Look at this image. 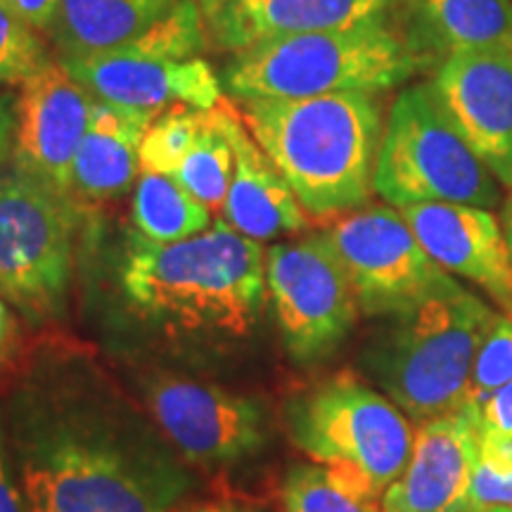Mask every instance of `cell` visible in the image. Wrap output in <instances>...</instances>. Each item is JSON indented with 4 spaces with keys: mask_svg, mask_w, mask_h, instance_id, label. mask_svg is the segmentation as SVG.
Masks as SVG:
<instances>
[{
    "mask_svg": "<svg viewBox=\"0 0 512 512\" xmlns=\"http://www.w3.org/2000/svg\"><path fill=\"white\" fill-rule=\"evenodd\" d=\"M119 283L131 309L164 335L240 339L264 313L266 252L221 219L171 245L136 235Z\"/></svg>",
    "mask_w": 512,
    "mask_h": 512,
    "instance_id": "6da1fadb",
    "label": "cell"
},
{
    "mask_svg": "<svg viewBox=\"0 0 512 512\" xmlns=\"http://www.w3.org/2000/svg\"><path fill=\"white\" fill-rule=\"evenodd\" d=\"M242 121L299 204L330 219L368 202L382 140L373 93H335L299 100H245Z\"/></svg>",
    "mask_w": 512,
    "mask_h": 512,
    "instance_id": "7a4b0ae2",
    "label": "cell"
},
{
    "mask_svg": "<svg viewBox=\"0 0 512 512\" xmlns=\"http://www.w3.org/2000/svg\"><path fill=\"white\" fill-rule=\"evenodd\" d=\"M19 456L27 512H169L181 491L164 463L76 413L43 415Z\"/></svg>",
    "mask_w": 512,
    "mask_h": 512,
    "instance_id": "3957f363",
    "label": "cell"
},
{
    "mask_svg": "<svg viewBox=\"0 0 512 512\" xmlns=\"http://www.w3.org/2000/svg\"><path fill=\"white\" fill-rule=\"evenodd\" d=\"M501 313L446 280L368 344L363 368L408 418L427 422L463 411L472 368Z\"/></svg>",
    "mask_w": 512,
    "mask_h": 512,
    "instance_id": "277c9868",
    "label": "cell"
},
{
    "mask_svg": "<svg viewBox=\"0 0 512 512\" xmlns=\"http://www.w3.org/2000/svg\"><path fill=\"white\" fill-rule=\"evenodd\" d=\"M418 57L384 22L299 34L235 53L223 69V88L240 102L375 95L401 86Z\"/></svg>",
    "mask_w": 512,
    "mask_h": 512,
    "instance_id": "5b68a950",
    "label": "cell"
},
{
    "mask_svg": "<svg viewBox=\"0 0 512 512\" xmlns=\"http://www.w3.org/2000/svg\"><path fill=\"white\" fill-rule=\"evenodd\" d=\"M287 430L313 463L375 501L399 479L415 441L408 415L387 394L351 375L294 396Z\"/></svg>",
    "mask_w": 512,
    "mask_h": 512,
    "instance_id": "8992f818",
    "label": "cell"
},
{
    "mask_svg": "<svg viewBox=\"0 0 512 512\" xmlns=\"http://www.w3.org/2000/svg\"><path fill=\"white\" fill-rule=\"evenodd\" d=\"M207 24L195 0H178L145 34L110 53L62 60L93 100L152 117L171 107L216 110L221 81L202 60Z\"/></svg>",
    "mask_w": 512,
    "mask_h": 512,
    "instance_id": "52a82bcc",
    "label": "cell"
},
{
    "mask_svg": "<svg viewBox=\"0 0 512 512\" xmlns=\"http://www.w3.org/2000/svg\"><path fill=\"white\" fill-rule=\"evenodd\" d=\"M373 190L396 209L427 202L491 209L501 202L496 176L446 117L430 83L406 88L394 100Z\"/></svg>",
    "mask_w": 512,
    "mask_h": 512,
    "instance_id": "ba28073f",
    "label": "cell"
},
{
    "mask_svg": "<svg viewBox=\"0 0 512 512\" xmlns=\"http://www.w3.org/2000/svg\"><path fill=\"white\" fill-rule=\"evenodd\" d=\"M76 207L12 174L0 178V297L27 318H53L72 283Z\"/></svg>",
    "mask_w": 512,
    "mask_h": 512,
    "instance_id": "9c48e42d",
    "label": "cell"
},
{
    "mask_svg": "<svg viewBox=\"0 0 512 512\" xmlns=\"http://www.w3.org/2000/svg\"><path fill=\"white\" fill-rule=\"evenodd\" d=\"M266 287L287 354L299 366L335 354L361 311L325 233L268 249Z\"/></svg>",
    "mask_w": 512,
    "mask_h": 512,
    "instance_id": "30bf717a",
    "label": "cell"
},
{
    "mask_svg": "<svg viewBox=\"0 0 512 512\" xmlns=\"http://www.w3.org/2000/svg\"><path fill=\"white\" fill-rule=\"evenodd\" d=\"M325 235L366 316H396L413 309L451 280L422 249L399 209L347 211Z\"/></svg>",
    "mask_w": 512,
    "mask_h": 512,
    "instance_id": "8fae6325",
    "label": "cell"
},
{
    "mask_svg": "<svg viewBox=\"0 0 512 512\" xmlns=\"http://www.w3.org/2000/svg\"><path fill=\"white\" fill-rule=\"evenodd\" d=\"M147 406L159 430L195 465H228L268 444V413L252 396L181 375L147 384Z\"/></svg>",
    "mask_w": 512,
    "mask_h": 512,
    "instance_id": "7c38bea8",
    "label": "cell"
},
{
    "mask_svg": "<svg viewBox=\"0 0 512 512\" xmlns=\"http://www.w3.org/2000/svg\"><path fill=\"white\" fill-rule=\"evenodd\" d=\"M93 102L60 60H48L31 74L17 95L15 174L72 200V166L91 121Z\"/></svg>",
    "mask_w": 512,
    "mask_h": 512,
    "instance_id": "4fadbf2b",
    "label": "cell"
},
{
    "mask_svg": "<svg viewBox=\"0 0 512 512\" xmlns=\"http://www.w3.org/2000/svg\"><path fill=\"white\" fill-rule=\"evenodd\" d=\"M430 86L470 150L512 188V57L451 55Z\"/></svg>",
    "mask_w": 512,
    "mask_h": 512,
    "instance_id": "5bb4252c",
    "label": "cell"
},
{
    "mask_svg": "<svg viewBox=\"0 0 512 512\" xmlns=\"http://www.w3.org/2000/svg\"><path fill=\"white\" fill-rule=\"evenodd\" d=\"M399 211L434 264L482 287L503 313L512 311L510 242L489 209L427 202Z\"/></svg>",
    "mask_w": 512,
    "mask_h": 512,
    "instance_id": "9a60e30c",
    "label": "cell"
},
{
    "mask_svg": "<svg viewBox=\"0 0 512 512\" xmlns=\"http://www.w3.org/2000/svg\"><path fill=\"white\" fill-rule=\"evenodd\" d=\"M477 425L465 411L420 422L411 458L380 498L382 512H475Z\"/></svg>",
    "mask_w": 512,
    "mask_h": 512,
    "instance_id": "2e32d148",
    "label": "cell"
},
{
    "mask_svg": "<svg viewBox=\"0 0 512 512\" xmlns=\"http://www.w3.org/2000/svg\"><path fill=\"white\" fill-rule=\"evenodd\" d=\"M392 0H223L204 15L207 36L226 53L278 38L384 22Z\"/></svg>",
    "mask_w": 512,
    "mask_h": 512,
    "instance_id": "e0dca14e",
    "label": "cell"
},
{
    "mask_svg": "<svg viewBox=\"0 0 512 512\" xmlns=\"http://www.w3.org/2000/svg\"><path fill=\"white\" fill-rule=\"evenodd\" d=\"M223 128L233 145L235 166L223 221L249 240L266 242L280 235L299 233L306 228V214L290 185L275 169L266 152L249 136L230 107H223Z\"/></svg>",
    "mask_w": 512,
    "mask_h": 512,
    "instance_id": "ac0fdd59",
    "label": "cell"
},
{
    "mask_svg": "<svg viewBox=\"0 0 512 512\" xmlns=\"http://www.w3.org/2000/svg\"><path fill=\"white\" fill-rule=\"evenodd\" d=\"M155 119L95 100L72 166V200L107 202L124 195L140 174V145Z\"/></svg>",
    "mask_w": 512,
    "mask_h": 512,
    "instance_id": "d6986e66",
    "label": "cell"
},
{
    "mask_svg": "<svg viewBox=\"0 0 512 512\" xmlns=\"http://www.w3.org/2000/svg\"><path fill=\"white\" fill-rule=\"evenodd\" d=\"M178 0H60L48 36L62 60L110 53L145 34Z\"/></svg>",
    "mask_w": 512,
    "mask_h": 512,
    "instance_id": "ffe728a7",
    "label": "cell"
},
{
    "mask_svg": "<svg viewBox=\"0 0 512 512\" xmlns=\"http://www.w3.org/2000/svg\"><path fill=\"white\" fill-rule=\"evenodd\" d=\"M427 46L451 55H510L512 0H408Z\"/></svg>",
    "mask_w": 512,
    "mask_h": 512,
    "instance_id": "44dd1931",
    "label": "cell"
},
{
    "mask_svg": "<svg viewBox=\"0 0 512 512\" xmlns=\"http://www.w3.org/2000/svg\"><path fill=\"white\" fill-rule=\"evenodd\" d=\"M133 226L140 238L171 245L209 230L211 209L171 176L140 171L133 195Z\"/></svg>",
    "mask_w": 512,
    "mask_h": 512,
    "instance_id": "7402d4cb",
    "label": "cell"
},
{
    "mask_svg": "<svg viewBox=\"0 0 512 512\" xmlns=\"http://www.w3.org/2000/svg\"><path fill=\"white\" fill-rule=\"evenodd\" d=\"M233 166V145L223 128V110L219 105L216 110L207 112L200 136L171 178L209 209H223L230 178H233Z\"/></svg>",
    "mask_w": 512,
    "mask_h": 512,
    "instance_id": "603a6c76",
    "label": "cell"
},
{
    "mask_svg": "<svg viewBox=\"0 0 512 512\" xmlns=\"http://www.w3.org/2000/svg\"><path fill=\"white\" fill-rule=\"evenodd\" d=\"M285 512H382L380 501L363 496L323 465H294L283 484Z\"/></svg>",
    "mask_w": 512,
    "mask_h": 512,
    "instance_id": "cb8c5ba5",
    "label": "cell"
},
{
    "mask_svg": "<svg viewBox=\"0 0 512 512\" xmlns=\"http://www.w3.org/2000/svg\"><path fill=\"white\" fill-rule=\"evenodd\" d=\"M209 110L195 107H171L159 114L147 128L140 145V171L174 176L190 147L200 136Z\"/></svg>",
    "mask_w": 512,
    "mask_h": 512,
    "instance_id": "d4e9b609",
    "label": "cell"
},
{
    "mask_svg": "<svg viewBox=\"0 0 512 512\" xmlns=\"http://www.w3.org/2000/svg\"><path fill=\"white\" fill-rule=\"evenodd\" d=\"M48 60L41 36L19 15L15 0H0V83L22 86Z\"/></svg>",
    "mask_w": 512,
    "mask_h": 512,
    "instance_id": "484cf974",
    "label": "cell"
},
{
    "mask_svg": "<svg viewBox=\"0 0 512 512\" xmlns=\"http://www.w3.org/2000/svg\"><path fill=\"white\" fill-rule=\"evenodd\" d=\"M512 380V311L498 316L472 368L465 411L475 413L496 389Z\"/></svg>",
    "mask_w": 512,
    "mask_h": 512,
    "instance_id": "4316f807",
    "label": "cell"
},
{
    "mask_svg": "<svg viewBox=\"0 0 512 512\" xmlns=\"http://www.w3.org/2000/svg\"><path fill=\"white\" fill-rule=\"evenodd\" d=\"M477 434H494V437L512 439V380L496 389L482 406L472 413Z\"/></svg>",
    "mask_w": 512,
    "mask_h": 512,
    "instance_id": "83f0119b",
    "label": "cell"
},
{
    "mask_svg": "<svg viewBox=\"0 0 512 512\" xmlns=\"http://www.w3.org/2000/svg\"><path fill=\"white\" fill-rule=\"evenodd\" d=\"M472 505H475V512L496 508V505L512 508V472L496 475L477 460L475 477H472Z\"/></svg>",
    "mask_w": 512,
    "mask_h": 512,
    "instance_id": "f1b7e54d",
    "label": "cell"
},
{
    "mask_svg": "<svg viewBox=\"0 0 512 512\" xmlns=\"http://www.w3.org/2000/svg\"><path fill=\"white\" fill-rule=\"evenodd\" d=\"M0 512H27V505H24V496H22V486H17L15 477H12L8 448H5L3 425H0Z\"/></svg>",
    "mask_w": 512,
    "mask_h": 512,
    "instance_id": "f546056e",
    "label": "cell"
},
{
    "mask_svg": "<svg viewBox=\"0 0 512 512\" xmlns=\"http://www.w3.org/2000/svg\"><path fill=\"white\" fill-rule=\"evenodd\" d=\"M17 128V98L10 93H0V166L12 157Z\"/></svg>",
    "mask_w": 512,
    "mask_h": 512,
    "instance_id": "4dcf8cb0",
    "label": "cell"
},
{
    "mask_svg": "<svg viewBox=\"0 0 512 512\" xmlns=\"http://www.w3.org/2000/svg\"><path fill=\"white\" fill-rule=\"evenodd\" d=\"M15 5L31 29H36L38 34H48L60 0H15Z\"/></svg>",
    "mask_w": 512,
    "mask_h": 512,
    "instance_id": "1f68e13d",
    "label": "cell"
},
{
    "mask_svg": "<svg viewBox=\"0 0 512 512\" xmlns=\"http://www.w3.org/2000/svg\"><path fill=\"white\" fill-rule=\"evenodd\" d=\"M10 330H12V316L8 311V304H5V299L0 297V356H3L5 347H8Z\"/></svg>",
    "mask_w": 512,
    "mask_h": 512,
    "instance_id": "d6a6232c",
    "label": "cell"
},
{
    "mask_svg": "<svg viewBox=\"0 0 512 512\" xmlns=\"http://www.w3.org/2000/svg\"><path fill=\"white\" fill-rule=\"evenodd\" d=\"M181 512H252V510L240 508V505H233V503H197V505H190V508H183Z\"/></svg>",
    "mask_w": 512,
    "mask_h": 512,
    "instance_id": "836d02e7",
    "label": "cell"
},
{
    "mask_svg": "<svg viewBox=\"0 0 512 512\" xmlns=\"http://www.w3.org/2000/svg\"><path fill=\"white\" fill-rule=\"evenodd\" d=\"M505 235H508L510 252H512V195H510L508 204H505Z\"/></svg>",
    "mask_w": 512,
    "mask_h": 512,
    "instance_id": "e575fe53",
    "label": "cell"
},
{
    "mask_svg": "<svg viewBox=\"0 0 512 512\" xmlns=\"http://www.w3.org/2000/svg\"><path fill=\"white\" fill-rule=\"evenodd\" d=\"M195 3L200 5L202 12H207L211 8H216V5H219V3H223V0H195Z\"/></svg>",
    "mask_w": 512,
    "mask_h": 512,
    "instance_id": "d590c367",
    "label": "cell"
},
{
    "mask_svg": "<svg viewBox=\"0 0 512 512\" xmlns=\"http://www.w3.org/2000/svg\"><path fill=\"white\" fill-rule=\"evenodd\" d=\"M479 512H512V508H503V505H496V508H486V510H479Z\"/></svg>",
    "mask_w": 512,
    "mask_h": 512,
    "instance_id": "8d00e7d4",
    "label": "cell"
}]
</instances>
